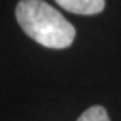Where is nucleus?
<instances>
[{
    "mask_svg": "<svg viewBox=\"0 0 121 121\" xmlns=\"http://www.w3.org/2000/svg\"><path fill=\"white\" fill-rule=\"evenodd\" d=\"M15 15L22 31L45 48H67L74 41V26L44 0H21Z\"/></svg>",
    "mask_w": 121,
    "mask_h": 121,
    "instance_id": "f257e3e1",
    "label": "nucleus"
},
{
    "mask_svg": "<svg viewBox=\"0 0 121 121\" xmlns=\"http://www.w3.org/2000/svg\"><path fill=\"white\" fill-rule=\"evenodd\" d=\"M64 10L76 15H96L105 7V0H54Z\"/></svg>",
    "mask_w": 121,
    "mask_h": 121,
    "instance_id": "f03ea898",
    "label": "nucleus"
},
{
    "mask_svg": "<svg viewBox=\"0 0 121 121\" xmlns=\"http://www.w3.org/2000/svg\"><path fill=\"white\" fill-rule=\"evenodd\" d=\"M77 121H109L107 109L101 105H93L88 108L77 118Z\"/></svg>",
    "mask_w": 121,
    "mask_h": 121,
    "instance_id": "7ed1b4c3",
    "label": "nucleus"
}]
</instances>
